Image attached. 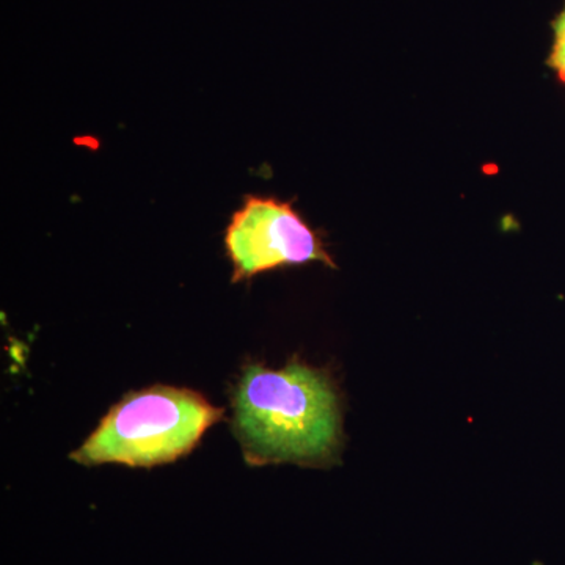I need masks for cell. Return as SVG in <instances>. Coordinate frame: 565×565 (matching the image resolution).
<instances>
[{
  "instance_id": "3",
  "label": "cell",
  "mask_w": 565,
  "mask_h": 565,
  "mask_svg": "<svg viewBox=\"0 0 565 565\" xmlns=\"http://www.w3.org/2000/svg\"><path fill=\"white\" fill-rule=\"evenodd\" d=\"M225 247L234 282L282 266L319 262L334 267L319 233L300 217L291 202L274 196H245L226 228Z\"/></svg>"
},
{
  "instance_id": "2",
  "label": "cell",
  "mask_w": 565,
  "mask_h": 565,
  "mask_svg": "<svg viewBox=\"0 0 565 565\" xmlns=\"http://www.w3.org/2000/svg\"><path fill=\"white\" fill-rule=\"evenodd\" d=\"M223 418V408L189 388L156 385L126 394L76 451L74 462L150 468L174 462Z\"/></svg>"
},
{
  "instance_id": "1",
  "label": "cell",
  "mask_w": 565,
  "mask_h": 565,
  "mask_svg": "<svg viewBox=\"0 0 565 565\" xmlns=\"http://www.w3.org/2000/svg\"><path fill=\"white\" fill-rule=\"evenodd\" d=\"M233 407L234 433L248 463L315 462L338 444L337 394L321 371L303 363L278 371L248 364Z\"/></svg>"
},
{
  "instance_id": "4",
  "label": "cell",
  "mask_w": 565,
  "mask_h": 565,
  "mask_svg": "<svg viewBox=\"0 0 565 565\" xmlns=\"http://www.w3.org/2000/svg\"><path fill=\"white\" fill-rule=\"evenodd\" d=\"M550 65L556 70L559 79L565 82V10L555 21V46H553Z\"/></svg>"
}]
</instances>
